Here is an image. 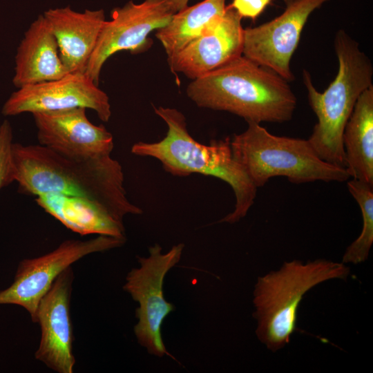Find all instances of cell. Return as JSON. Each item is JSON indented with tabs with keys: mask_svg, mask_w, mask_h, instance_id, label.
<instances>
[{
	"mask_svg": "<svg viewBox=\"0 0 373 373\" xmlns=\"http://www.w3.org/2000/svg\"><path fill=\"white\" fill-rule=\"evenodd\" d=\"M14 181L19 191L39 195L57 193L87 200L123 221L141 208L127 198L121 164L111 157H64L41 145L14 143L11 150Z\"/></svg>",
	"mask_w": 373,
	"mask_h": 373,
	"instance_id": "cell-1",
	"label": "cell"
},
{
	"mask_svg": "<svg viewBox=\"0 0 373 373\" xmlns=\"http://www.w3.org/2000/svg\"><path fill=\"white\" fill-rule=\"evenodd\" d=\"M186 94L199 107L258 124L289 121L297 104L286 79L243 55L193 79Z\"/></svg>",
	"mask_w": 373,
	"mask_h": 373,
	"instance_id": "cell-2",
	"label": "cell"
},
{
	"mask_svg": "<svg viewBox=\"0 0 373 373\" xmlns=\"http://www.w3.org/2000/svg\"><path fill=\"white\" fill-rule=\"evenodd\" d=\"M154 111L167 125L166 136L155 142H136L131 153L158 160L164 169L174 176L200 173L227 182L234 192L236 204L233 211L219 222L234 223L244 218L254 203L257 188L233 157L230 137L202 144L189 134L180 111L162 106Z\"/></svg>",
	"mask_w": 373,
	"mask_h": 373,
	"instance_id": "cell-3",
	"label": "cell"
},
{
	"mask_svg": "<svg viewBox=\"0 0 373 373\" xmlns=\"http://www.w3.org/2000/svg\"><path fill=\"white\" fill-rule=\"evenodd\" d=\"M334 48L338 73L324 92L316 90L310 74L303 70L309 104L318 119L307 140L321 159L345 169L344 128L359 96L372 85L373 66L358 43L344 30L336 32Z\"/></svg>",
	"mask_w": 373,
	"mask_h": 373,
	"instance_id": "cell-4",
	"label": "cell"
},
{
	"mask_svg": "<svg viewBox=\"0 0 373 373\" xmlns=\"http://www.w3.org/2000/svg\"><path fill=\"white\" fill-rule=\"evenodd\" d=\"M350 272L342 262L294 260L259 276L253 293V316L260 343L273 352L284 348L297 330L298 311L307 292L329 280H346Z\"/></svg>",
	"mask_w": 373,
	"mask_h": 373,
	"instance_id": "cell-5",
	"label": "cell"
},
{
	"mask_svg": "<svg viewBox=\"0 0 373 373\" xmlns=\"http://www.w3.org/2000/svg\"><path fill=\"white\" fill-rule=\"evenodd\" d=\"M247 122V129L234 135L230 144L233 157L257 189L277 176L296 184L350 178L346 169L321 159L307 140L275 135L258 123Z\"/></svg>",
	"mask_w": 373,
	"mask_h": 373,
	"instance_id": "cell-6",
	"label": "cell"
},
{
	"mask_svg": "<svg viewBox=\"0 0 373 373\" xmlns=\"http://www.w3.org/2000/svg\"><path fill=\"white\" fill-rule=\"evenodd\" d=\"M183 249L184 244L180 243L162 254L159 245L151 247L148 258L137 257L140 267L128 272L123 286L139 303L135 310L138 322L134 327L136 338L149 354L157 356H171L162 339L161 327L174 307L164 298L163 283L167 272L180 261Z\"/></svg>",
	"mask_w": 373,
	"mask_h": 373,
	"instance_id": "cell-7",
	"label": "cell"
},
{
	"mask_svg": "<svg viewBox=\"0 0 373 373\" xmlns=\"http://www.w3.org/2000/svg\"><path fill=\"white\" fill-rule=\"evenodd\" d=\"M125 242L126 238L105 235L87 240H66L48 254L23 259L12 283L0 291V305L22 307L36 323L39 301L62 271L87 255L119 247Z\"/></svg>",
	"mask_w": 373,
	"mask_h": 373,
	"instance_id": "cell-8",
	"label": "cell"
},
{
	"mask_svg": "<svg viewBox=\"0 0 373 373\" xmlns=\"http://www.w3.org/2000/svg\"><path fill=\"white\" fill-rule=\"evenodd\" d=\"M175 14L166 0L133 1L113 9L111 19L105 21L95 50L88 62L85 74L98 85L106 60L122 50L132 53L149 46V35L165 26Z\"/></svg>",
	"mask_w": 373,
	"mask_h": 373,
	"instance_id": "cell-9",
	"label": "cell"
},
{
	"mask_svg": "<svg viewBox=\"0 0 373 373\" xmlns=\"http://www.w3.org/2000/svg\"><path fill=\"white\" fill-rule=\"evenodd\" d=\"M284 12L274 19L244 29L242 55L272 70L287 82L294 79L291 59L310 15L329 0H284Z\"/></svg>",
	"mask_w": 373,
	"mask_h": 373,
	"instance_id": "cell-10",
	"label": "cell"
},
{
	"mask_svg": "<svg viewBox=\"0 0 373 373\" xmlns=\"http://www.w3.org/2000/svg\"><path fill=\"white\" fill-rule=\"evenodd\" d=\"M77 107L93 110L104 122L111 116L107 94L82 73H70L57 79L19 88L6 101L1 113L14 116Z\"/></svg>",
	"mask_w": 373,
	"mask_h": 373,
	"instance_id": "cell-11",
	"label": "cell"
},
{
	"mask_svg": "<svg viewBox=\"0 0 373 373\" xmlns=\"http://www.w3.org/2000/svg\"><path fill=\"white\" fill-rule=\"evenodd\" d=\"M71 266L55 279L39 303L36 323L41 329L36 360L57 373H72L75 365L70 298L74 280Z\"/></svg>",
	"mask_w": 373,
	"mask_h": 373,
	"instance_id": "cell-12",
	"label": "cell"
},
{
	"mask_svg": "<svg viewBox=\"0 0 373 373\" xmlns=\"http://www.w3.org/2000/svg\"><path fill=\"white\" fill-rule=\"evenodd\" d=\"M39 145L69 158L88 159L111 155L112 134L103 126L91 123L86 108H73L32 114Z\"/></svg>",
	"mask_w": 373,
	"mask_h": 373,
	"instance_id": "cell-13",
	"label": "cell"
},
{
	"mask_svg": "<svg viewBox=\"0 0 373 373\" xmlns=\"http://www.w3.org/2000/svg\"><path fill=\"white\" fill-rule=\"evenodd\" d=\"M241 19L234 9L227 6L220 21L168 58L171 70L193 80L242 56L244 28Z\"/></svg>",
	"mask_w": 373,
	"mask_h": 373,
	"instance_id": "cell-14",
	"label": "cell"
},
{
	"mask_svg": "<svg viewBox=\"0 0 373 373\" xmlns=\"http://www.w3.org/2000/svg\"><path fill=\"white\" fill-rule=\"evenodd\" d=\"M42 15L55 37L67 70L85 73L106 21L104 10L77 12L66 6L50 8Z\"/></svg>",
	"mask_w": 373,
	"mask_h": 373,
	"instance_id": "cell-15",
	"label": "cell"
},
{
	"mask_svg": "<svg viewBox=\"0 0 373 373\" xmlns=\"http://www.w3.org/2000/svg\"><path fill=\"white\" fill-rule=\"evenodd\" d=\"M68 73L55 37L41 14L30 25L17 48L12 83L19 88Z\"/></svg>",
	"mask_w": 373,
	"mask_h": 373,
	"instance_id": "cell-16",
	"label": "cell"
},
{
	"mask_svg": "<svg viewBox=\"0 0 373 373\" xmlns=\"http://www.w3.org/2000/svg\"><path fill=\"white\" fill-rule=\"evenodd\" d=\"M36 197L39 206L73 232L126 238L123 221L87 200L57 193Z\"/></svg>",
	"mask_w": 373,
	"mask_h": 373,
	"instance_id": "cell-17",
	"label": "cell"
},
{
	"mask_svg": "<svg viewBox=\"0 0 373 373\" xmlns=\"http://www.w3.org/2000/svg\"><path fill=\"white\" fill-rule=\"evenodd\" d=\"M343 143L350 177L373 186V85L356 101L344 128Z\"/></svg>",
	"mask_w": 373,
	"mask_h": 373,
	"instance_id": "cell-18",
	"label": "cell"
},
{
	"mask_svg": "<svg viewBox=\"0 0 373 373\" xmlns=\"http://www.w3.org/2000/svg\"><path fill=\"white\" fill-rule=\"evenodd\" d=\"M225 2L226 0H204L173 14L169 22L155 34L168 58L220 21L227 10Z\"/></svg>",
	"mask_w": 373,
	"mask_h": 373,
	"instance_id": "cell-19",
	"label": "cell"
},
{
	"mask_svg": "<svg viewBox=\"0 0 373 373\" xmlns=\"http://www.w3.org/2000/svg\"><path fill=\"white\" fill-rule=\"evenodd\" d=\"M347 188L361 209L363 228L359 236L347 248L342 262L357 265L368 258L373 244V186L352 179L347 182Z\"/></svg>",
	"mask_w": 373,
	"mask_h": 373,
	"instance_id": "cell-20",
	"label": "cell"
},
{
	"mask_svg": "<svg viewBox=\"0 0 373 373\" xmlns=\"http://www.w3.org/2000/svg\"><path fill=\"white\" fill-rule=\"evenodd\" d=\"M12 129L8 120L0 125V191L14 182L12 163Z\"/></svg>",
	"mask_w": 373,
	"mask_h": 373,
	"instance_id": "cell-21",
	"label": "cell"
},
{
	"mask_svg": "<svg viewBox=\"0 0 373 373\" xmlns=\"http://www.w3.org/2000/svg\"><path fill=\"white\" fill-rule=\"evenodd\" d=\"M271 0H233L229 6L234 9L242 17L255 19L259 16Z\"/></svg>",
	"mask_w": 373,
	"mask_h": 373,
	"instance_id": "cell-22",
	"label": "cell"
},
{
	"mask_svg": "<svg viewBox=\"0 0 373 373\" xmlns=\"http://www.w3.org/2000/svg\"><path fill=\"white\" fill-rule=\"evenodd\" d=\"M189 0H166L171 10L175 13L188 6Z\"/></svg>",
	"mask_w": 373,
	"mask_h": 373,
	"instance_id": "cell-23",
	"label": "cell"
}]
</instances>
